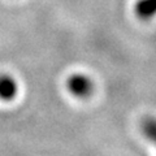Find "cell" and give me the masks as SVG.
<instances>
[{"label": "cell", "mask_w": 156, "mask_h": 156, "mask_svg": "<svg viewBox=\"0 0 156 156\" xmlns=\"http://www.w3.org/2000/svg\"><path fill=\"white\" fill-rule=\"evenodd\" d=\"M68 90L77 98H89L94 90V83L85 74H73L66 81Z\"/></svg>", "instance_id": "6da1fadb"}, {"label": "cell", "mask_w": 156, "mask_h": 156, "mask_svg": "<svg viewBox=\"0 0 156 156\" xmlns=\"http://www.w3.org/2000/svg\"><path fill=\"white\" fill-rule=\"evenodd\" d=\"M18 91L17 83L11 76H0V99L9 101L16 98Z\"/></svg>", "instance_id": "7a4b0ae2"}, {"label": "cell", "mask_w": 156, "mask_h": 156, "mask_svg": "<svg viewBox=\"0 0 156 156\" xmlns=\"http://www.w3.org/2000/svg\"><path fill=\"white\" fill-rule=\"evenodd\" d=\"M135 13L142 20H150L156 16V0H138L135 4Z\"/></svg>", "instance_id": "3957f363"}, {"label": "cell", "mask_w": 156, "mask_h": 156, "mask_svg": "<svg viewBox=\"0 0 156 156\" xmlns=\"http://www.w3.org/2000/svg\"><path fill=\"white\" fill-rule=\"evenodd\" d=\"M142 131L146 138L156 144V119L154 117L144 119L142 122Z\"/></svg>", "instance_id": "277c9868"}]
</instances>
